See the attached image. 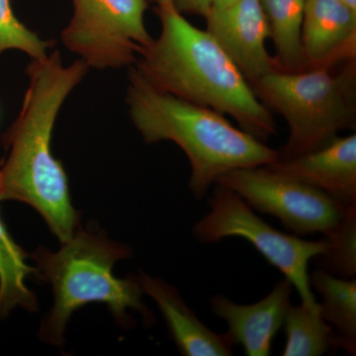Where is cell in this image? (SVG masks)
Listing matches in <instances>:
<instances>
[{
	"instance_id": "cell-1",
	"label": "cell",
	"mask_w": 356,
	"mask_h": 356,
	"mask_svg": "<svg viewBox=\"0 0 356 356\" xmlns=\"http://www.w3.org/2000/svg\"><path fill=\"white\" fill-rule=\"evenodd\" d=\"M88 69L81 58L65 67L60 51L33 60L19 114L1 138L8 156L0 168V201L31 206L62 243L79 228V213L72 204L64 166L51 153V135L63 104Z\"/></svg>"
},
{
	"instance_id": "cell-2",
	"label": "cell",
	"mask_w": 356,
	"mask_h": 356,
	"mask_svg": "<svg viewBox=\"0 0 356 356\" xmlns=\"http://www.w3.org/2000/svg\"><path fill=\"white\" fill-rule=\"evenodd\" d=\"M161 32L134 67L153 88L229 115L241 129L266 142L277 132L273 112L255 95L228 54L173 7L159 9Z\"/></svg>"
},
{
	"instance_id": "cell-3",
	"label": "cell",
	"mask_w": 356,
	"mask_h": 356,
	"mask_svg": "<svg viewBox=\"0 0 356 356\" xmlns=\"http://www.w3.org/2000/svg\"><path fill=\"white\" fill-rule=\"evenodd\" d=\"M126 100L145 142L170 140L186 154L191 166L189 188L198 200L225 173L280 159V152L235 127L225 115L153 88L134 65Z\"/></svg>"
},
{
	"instance_id": "cell-4",
	"label": "cell",
	"mask_w": 356,
	"mask_h": 356,
	"mask_svg": "<svg viewBox=\"0 0 356 356\" xmlns=\"http://www.w3.org/2000/svg\"><path fill=\"white\" fill-rule=\"evenodd\" d=\"M130 255L125 245L81 228L57 252L38 248L33 254L37 274L51 283L55 297L50 316L42 325V339L62 346L70 316L96 302L108 307L122 325L128 323L129 309L139 311L151 322L153 317L143 304L138 278L119 280L112 271L117 261Z\"/></svg>"
},
{
	"instance_id": "cell-5",
	"label": "cell",
	"mask_w": 356,
	"mask_h": 356,
	"mask_svg": "<svg viewBox=\"0 0 356 356\" xmlns=\"http://www.w3.org/2000/svg\"><path fill=\"white\" fill-rule=\"evenodd\" d=\"M250 86L262 104L286 122L289 135L278 159L310 153L355 128V58L337 72L327 67L273 70Z\"/></svg>"
},
{
	"instance_id": "cell-6",
	"label": "cell",
	"mask_w": 356,
	"mask_h": 356,
	"mask_svg": "<svg viewBox=\"0 0 356 356\" xmlns=\"http://www.w3.org/2000/svg\"><path fill=\"white\" fill-rule=\"evenodd\" d=\"M208 205L209 212L192 229V234L199 243H215L224 238H243L291 282L302 303L310 307L317 305L312 291L309 264L325 252V238L307 241L274 229L257 216L236 192L221 184H215L208 198Z\"/></svg>"
},
{
	"instance_id": "cell-7",
	"label": "cell",
	"mask_w": 356,
	"mask_h": 356,
	"mask_svg": "<svg viewBox=\"0 0 356 356\" xmlns=\"http://www.w3.org/2000/svg\"><path fill=\"white\" fill-rule=\"evenodd\" d=\"M62 42L89 67L121 69L153 42L145 23L147 0H72Z\"/></svg>"
},
{
	"instance_id": "cell-8",
	"label": "cell",
	"mask_w": 356,
	"mask_h": 356,
	"mask_svg": "<svg viewBox=\"0 0 356 356\" xmlns=\"http://www.w3.org/2000/svg\"><path fill=\"white\" fill-rule=\"evenodd\" d=\"M216 184L236 192L254 211L277 218L298 236L325 235L348 209L324 191L266 165L232 170Z\"/></svg>"
},
{
	"instance_id": "cell-9",
	"label": "cell",
	"mask_w": 356,
	"mask_h": 356,
	"mask_svg": "<svg viewBox=\"0 0 356 356\" xmlns=\"http://www.w3.org/2000/svg\"><path fill=\"white\" fill-rule=\"evenodd\" d=\"M206 30L228 54L250 83L276 70L267 51L270 27L261 0H236L205 17Z\"/></svg>"
},
{
	"instance_id": "cell-10",
	"label": "cell",
	"mask_w": 356,
	"mask_h": 356,
	"mask_svg": "<svg viewBox=\"0 0 356 356\" xmlns=\"http://www.w3.org/2000/svg\"><path fill=\"white\" fill-rule=\"evenodd\" d=\"M293 286L286 278L276 282L264 298L241 305L221 294L210 298V308L228 325L234 343L241 344L248 356H268L273 341L282 327L290 306Z\"/></svg>"
},
{
	"instance_id": "cell-11",
	"label": "cell",
	"mask_w": 356,
	"mask_h": 356,
	"mask_svg": "<svg viewBox=\"0 0 356 356\" xmlns=\"http://www.w3.org/2000/svg\"><path fill=\"white\" fill-rule=\"evenodd\" d=\"M268 168L324 191L344 207L356 206V135L337 137L324 147Z\"/></svg>"
},
{
	"instance_id": "cell-12",
	"label": "cell",
	"mask_w": 356,
	"mask_h": 356,
	"mask_svg": "<svg viewBox=\"0 0 356 356\" xmlns=\"http://www.w3.org/2000/svg\"><path fill=\"white\" fill-rule=\"evenodd\" d=\"M307 69L355 58L356 14L341 0H305L301 30Z\"/></svg>"
},
{
	"instance_id": "cell-13",
	"label": "cell",
	"mask_w": 356,
	"mask_h": 356,
	"mask_svg": "<svg viewBox=\"0 0 356 356\" xmlns=\"http://www.w3.org/2000/svg\"><path fill=\"white\" fill-rule=\"evenodd\" d=\"M143 293L156 302L165 318L170 336L180 355L184 356H231L233 339L217 334L199 320L181 295L165 280L140 273L138 277Z\"/></svg>"
},
{
	"instance_id": "cell-14",
	"label": "cell",
	"mask_w": 356,
	"mask_h": 356,
	"mask_svg": "<svg viewBox=\"0 0 356 356\" xmlns=\"http://www.w3.org/2000/svg\"><path fill=\"white\" fill-rule=\"evenodd\" d=\"M312 289L322 297L321 314L334 332V346L356 355V280H344L318 268L310 274Z\"/></svg>"
},
{
	"instance_id": "cell-15",
	"label": "cell",
	"mask_w": 356,
	"mask_h": 356,
	"mask_svg": "<svg viewBox=\"0 0 356 356\" xmlns=\"http://www.w3.org/2000/svg\"><path fill=\"white\" fill-rule=\"evenodd\" d=\"M275 48L276 69L298 72L307 69L301 41L305 0H261Z\"/></svg>"
},
{
	"instance_id": "cell-16",
	"label": "cell",
	"mask_w": 356,
	"mask_h": 356,
	"mask_svg": "<svg viewBox=\"0 0 356 356\" xmlns=\"http://www.w3.org/2000/svg\"><path fill=\"white\" fill-rule=\"evenodd\" d=\"M283 327V356H321L334 346V332L321 314L320 304L310 307L290 304Z\"/></svg>"
},
{
	"instance_id": "cell-17",
	"label": "cell",
	"mask_w": 356,
	"mask_h": 356,
	"mask_svg": "<svg viewBox=\"0 0 356 356\" xmlns=\"http://www.w3.org/2000/svg\"><path fill=\"white\" fill-rule=\"evenodd\" d=\"M26 259L27 254L14 242L0 215V318L17 306L36 310V297L25 281L28 276L37 274V269L28 266Z\"/></svg>"
},
{
	"instance_id": "cell-18",
	"label": "cell",
	"mask_w": 356,
	"mask_h": 356,
	"mask_svg": "<svg viewBox=\"0 0 356 356\" xmlns=\"http://www.w3.org/2000/svg\"><path fill=\"white\" fill-rule=\"evenodd\" d=\"M327 248L313 261L318 268L351 280L356 275V206L348 208L341 221L324 235Z\"/></svg>"
},
{
	"instance_id": "cell-19",
	"label": "cell",
	"mask_w": 356,
	"mask_h": 356,
	"mask_svg": "<svg viewBox=\"0 0 356 356\" xmlns=\"http://www.w3.org/2000/svg\"><path fill=\"white\" fill-rule=\"evenodd\" d=\"M53 41L40 38L16 17L11 0H0V54L7 50H18L27 54L32 60L48 57V49Z\"/></svg>"
},
{
	"instance_id": "cell-20",
	"label": "cell",
	"mask_w": 356,
	"mask_h": 356,
	"mask_svg": "<svg viewBox=\"0 0 356 356\" xmlns=\"http://www.w3.org/2000/svg\"><path fill=\"white\" fill-rule=\"evenodd\" d=\"M173 8L181 14H196L204 17L212 8L213 0H172Z\"/></svg>"
},
{
	"instance_id": "cell-21",
	"label": "cell",
	"mask_w": 356,
	"mask_h": 356,
	"mask_svg": "<svg viewBox=\"0 0 356 356\" xmlns=\"http://www.w3.org/2000/svg\"><path fill=\"white\" fill-rule=\"evenodd\" d=\"M235 1L236 0H213L212 8L211 9L222 8V7L228 6Z\"/></svg>"
},
{
	"instance_id": "cell-22",
	"label": "cell",
	"mask_w": 356,
	"mask_h": 356,
	"mask_svg": "<svg viewBox=\"0 0 356 356\" xmlns=\"http://www.w3.org/2000/svg\"><path fill=\"white\" fill-rule=\"evenodd\" d=\"M154 1L158 4L159 9H165L173 7L172 0H154Z\"/></svg>"
},
{
	"instance_id": "cell-23",
	"label": "cell",
	"mask_w": 356,
	"mask_h": 356,
	"mask_svg": "<svg viewBox=\"0 0 356 356\" xmlns=\"http://www.w3.org/2000/svg\"><path fill=\"white\" fill-rule=\"evenodd\" d=\"M341 2L350 9L353 13L356 14V0H341Z\"/></svg>"
}]
</instances>
